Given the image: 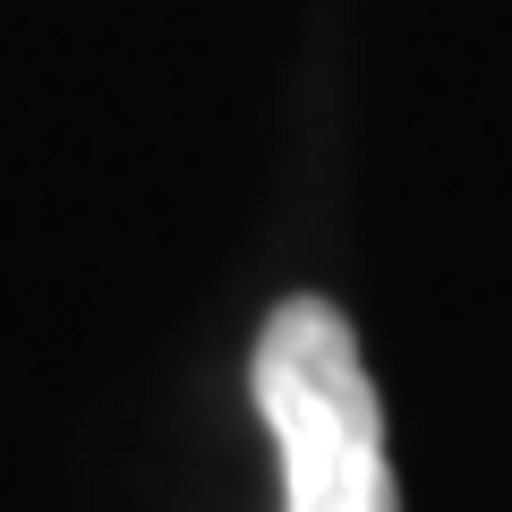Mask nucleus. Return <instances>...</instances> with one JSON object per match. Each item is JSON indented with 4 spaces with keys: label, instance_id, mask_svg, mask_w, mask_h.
<instances>
[{
    "label": "nucleus",
    "instance_id": "obj_1",
    "mask_svg": "<svg viewBox=\"0 0 512 512\" xmlns=\"http://www.w3.org/2000/svg\"><path fill=\"white\" fill-rule=\"evenodd\" d=\"M248 384L282 453V512H402L376 384L333 299H282L256 333Z\"/></svg>",
    "mask_w": 512,
    "mask_h": 512
}]
</instances>
